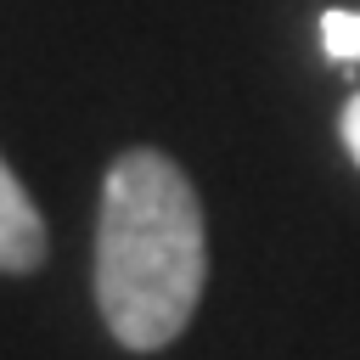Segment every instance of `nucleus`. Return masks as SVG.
Segmentation results:
<instances>
[{
  "mask_svg": "<svg viewBox=\"0 0 360 360\" xmlns=\"http://www.w3.org/2000/svg\"><path fill=\"white\" fill-rule=\"evenodd\" d=\"M208 276L202 202L163 152H124L101 186L96 304L124 349H163L186 332Z\"/></svg>",
  "mask_w": 360,
  "mask_h": 360,
  "instance_id": "f257e3e1",
  "label": "nucleus"
},
{
  "mask_svg": "<svg viewBox=\"0 0 360 360\" xmlns=\"http://www.w3.org/2000/svg\"><path fill=\"white\" fill-rule=\"evenodd\" d=\"M45 259V225L22 180L0 158V270H34Z\"/></svg>",
  "mask_w": 360,
  "mask_h": 360,
  "instance_id": "f03ea898",
  "label": "nucleus"
},
{
  "mask_svg": "<svg viewBox=\"0 0 360 360\" xmlns=\"http://www.w3.org/2000/svg\"><path fill=\"white\" fill-rule=\"evenodd\" d=\"M321 51L332 62H360V11H326L321 17Z\"/></svg>",
  "mask_w": 360,
  "mask_h": 360,
  "instance_id": "7ed1b4c3",
  "label": "nucleus"
},
{
  "mask_svg": "<svg viewBox=\"0 0 360 360\" xmlns=\"http://www.w3.org/2000/svg\"><path fill=\"white\" fill-rule=\"evenodd\" d=\"M338 129H343V146H349V158L360 163V90L349 96V107H343V118H338Z\"/></svg>",
  "mask_w": 360,
  "mask_h": 360,
  "instance_id": "20e7f679",
  "label": "nucleus"
}]
</instances>
